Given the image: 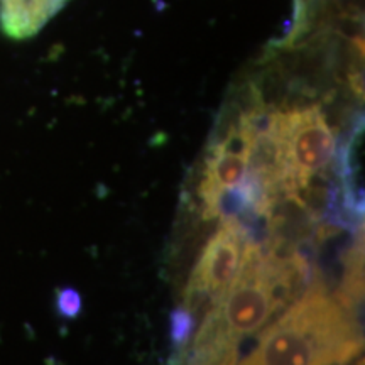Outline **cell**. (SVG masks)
Segmentation results:
<instances>
[{"label": "cell", "instance_id": "9", "mask_svg": "<svg viewBox=\"0 0 365 365\" xmlns=\"http://www.w3.org/2000/svg\"><path fill=\"white\" fill-rule=\"evenodd\" d=\"M355 365H359V364H355ZM360 365H362V364H360Z\"/></svg>", "mask_w": 365, "mask_h": 365}, {"label": "cell", "instance_id": "6", "mask_svg": "<svg viewBox=\"0 0 365 365\" xmlns=\"http://www.w3.org/2000/svg\"><path fill=\"white\" fill-rule=\"evenodd\" d=\"M70 0H0V31L12 41L34 38Z\"/></svg>", "mask_w": 365, "mask_h": 365}, {"label": "cell", "instance_id": "8", "mask_svg": "<svg viewBox=\"0 0 365 365\" xmlns=\"http://www.w3.org/2000/svg\"><path fill=\"white\" fill-rule=\"evenodd\" d=\"M54 308L61 318L75 319L81 314L83 309V299L75 287H59L54 298Z\"/></svg>", "mask_w": 365, "mask_h": 365}, {"label": "cell", "instance_id": "1", "mask_svg": "<svg viewBox=\"0 0 365 365\" xmlns=\"http://www.w3.org/2000/svg\"><path fill=\"white\" fill-rule=\"evenodd\" d=\"M304 279L303 261L264 257L247 240L242 269L228 293L210 309L191 349L225 365H235L239 344L267 322Z\"/></svg>", "mask_w": 365, "mask_h": 365}, {"label": "cell", "instance_id": "3", "mask_svg": "<svg viewBox=\"0 0 365 365\" xmlns=\"http://www.w3.org/2000/svg\"><path fill=\"white\" fill-rule=\"evenodd\" d=\"M271 127L281 188L298 193L330 166L336 150L335 132L318 105L272 110Z\"/></svg>", "mask_w": 365, "mask_h": 365}, {"label": "cell", "instance_id": "2", "mask_svg": "<svg viewBox=\"0 0 365 365\" xmlns=\"http://www.w3.org/2000/svg\"><path fill=\"white\" fill-rule=\"evenodd\" d=\"M345 301L309 287L237 365H346L362 352V335Z\"/></svg>", "mask_w": 365, "mask_h": 365}, {"label": "cell", "instance_id": "7", "mask_svg": "<svg viewBox=\"0 0 365 365\" xmlns=\"http://www.w3.org/2000/svg\"><path fill=\"white\" fill-rule=\"evenodd\" d=\"M170 335L175 345H185L196 328V314L190 308L181 307L173 312L170 319Z\"/></svg>", "mask_w": 365, "mask_h": 365}, {"label": "cell", "instance_id": "4", "mask_svg": "<svg viewBox=\"0 0 365 365\" xmlns=\"http://www.w3.org/2000/svg\"><path fill=\"white\" fill-rule=\"evenodd\" d=\"M247 234L240 223L227 220L215 232L196 264L186 289L185 307L196 313L202 303L213 308L225 298L242 269Z\"/></svg>", "mask_w": 365, "mask_h": 365}, {"label": "cell", "instance_id": "5", "mask_svg": "<svg viewBox=\"0 0 365 365\" xmlns=\"http://www.w3.org/2000/svg\"><path fill=\"white\" fill-rule=\"evenodd\" d=\"M250 153L252 130L247 115L242 113L239 122L228 127L225 135L208 153L198 188L205 215H220L223 198L244 185L250 170Z\"/></svg>", "mask_w": 365, "mask_h": 365}]
</instances>
